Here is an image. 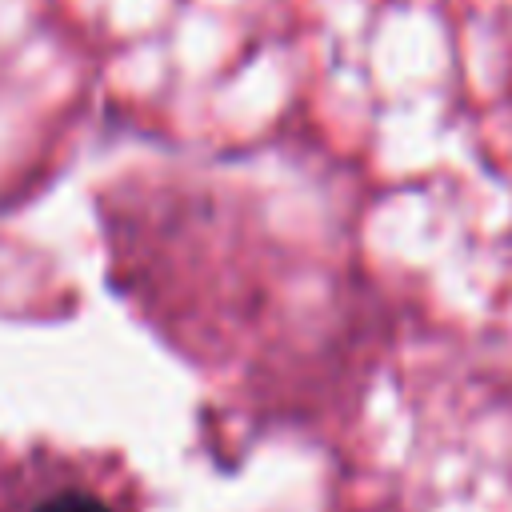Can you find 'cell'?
Returning <instances> with one entry per match:
<instances>
[{"label":"cell","mask_w":512,"mask_h":512,"mask_svg":"<svg viewBox=\"0 0 512 512\" xmlns=\"http://www.w3.org/2000/svg\"><path fill=\"white\" fill-rule=\"evenodd\" d=\"M36 512H112L104 500L88 496V492H60L52 500H44Z\"/></svg>","instance_id":"1"}]
</instances>
